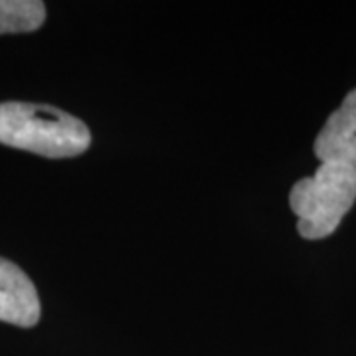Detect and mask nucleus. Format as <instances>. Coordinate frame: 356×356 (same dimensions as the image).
I'll return each mask as SVG.
<instances>
[{
    "mask_svg": "<svg viewBox=\"0 0 356 356\" xmlns=\"http://www.w3.org/2000/svg\"><path fill=\"white\" fill-rule=\"evenodd\" d=\"M0 143L48 156H79L91 145L88 125L58 107L40 103H0Z\"/></svg>",
    "mask_w": 356,
    "mask_h": 356,
    "instance_id": "obj_1",
    "label": "nucleus"
},
{
    "mask_svg": "<svg viewBox=\"0 0 356 356\" xmlns=\"http://www.w3.org/2000/svg\"><path fill=\"white\" fill-rule=\"evenodd\" d=\"M42 317L36 285L10 259L0 257V321L30 329Z\"/></svg>",
    "mask_w": 356,
    "mask_h": 356,
    "instance_id": "obj_3",
    "label": "nucleus"
},
{
    "mask_svg": "<svg viewBox=\"0 0 356 356\" xmlns=\"http://www.w3.org/2000/svg\"><path fill=\"white\" fill-rule=\"evenodd\" d=\"M313 151L321 163H343L356 168V88L318 131Z\"/></svg>",
    "mask_w": 356,
    "mask_h": 356,
    "instance_id": "obj_4",
    "label": "nucleus"
},
{
    "mask_svg": "<svg viewBox=\"0 0 356 356\" xmlns=\"http://www.w3.org/2000/svg\"><path fill=\"white\" fill-rule=\"evenodd\" d=\"M356 202V168L321 163L313 177L301 178L289 192L297 232L305 240L329 238Z\"/></svg>",
    "mask_w": 356,
    "mask_h": 356,
    "instance_id": "obj_2",
    "label": "nucleus"
},
{
    "mask_svg": "<svg viewBox=\"0 0 356 356\" xmlns=\"http://www.w3.org/2000/svg\"><path fill=\"white\" fill-rule=\"evenodd\" d=\"M46 22V4L40 0H0V34L34 32Z\"/></svg>",
    "mask_w": 356,
    "mask_h": 356,
    "instance_id": "obj_5",
    "label": "nucleus"
}]
</instances>
